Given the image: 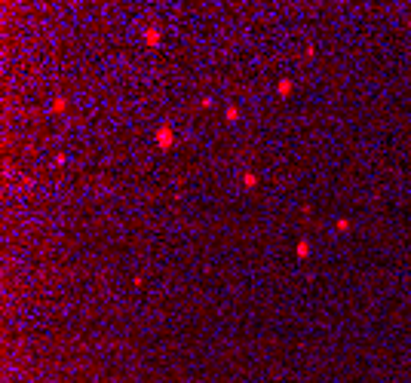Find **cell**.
Masks as SVG:
<instances>
[{
    "mask_svg": "<svg viewBox=\"0 0 411 383\" xmlns=\"http://www.w3.org/2000/svg\"><path fill=\"white\" fill-rule=\"evenodd\" d=\"M154 141H157V147H160V150H172V147H175V129H172L169 123H163V126L157 129Z\"/></svg>",
    "mask_w": 411,
    "mask_h": 383,
    "instance_id": "1",
    "label": "cell"
},
{
    "mask_svg": "<svg viewBox=\"0 0 411 383\" xmlns=\"http://www.w3.org/2000/svg\"><path fill=\"white\" fill-rule=\"evenodd\" d=\"M141 40H144L147 46H160V43H163V34H160L157 25H144V28H141Z\"/></svg>",
    "mask_w": 411,
    "mask_h": 383,
    "instance_id": "2",
    "label": "cell"
},
{
    "mask_svg": "<svg viewBox=\"0 0 411 383\" xmlns=\"http://www.w3.org/2000/svg\"><path fill=\"white\" fill-rule=\"evenodd\" d=\"M310 251H313L310 239H298V246H295V258H298V261H307V258H310Z\"/></svg>",
    "mask_w": 411,
    "mask_h": 383,
    "instance_id": "3",
    "label": "cell"
},
{
    "mask_svg": "<svg viewBox=\"0 0 411 383\" xmlns=\"http://www.w3.org/2000/svg\"><path fill=\"white\" fill-rule=\"evenodd\" d=\"M239 181H243L246 190H255L258 187V175H255V172H243V178H239Z\"/></svg>",
    "mask_w": 411,
    "mask_h": 383,
    "instance_id": "6",
    "label": "cell"
},
{
    "mask_svg": "<svg viewBox=\"0 0 411 383\" xmlns=\"http://www.w3.org/2000/svg\"><path fill=\"white\" fill-rule=\"evenodd\" d=\"M292 92H295V83H292L289 77H282L279 83H276V95H279V98H289Z\"/></svg>",
    "mask_w": 411,
    "mask_h": 383,
    "instance_id": "4",
    "label": "cell"
},
{
    "mask_svg": "<svg viewBox=\"0 0 411 383\" xmlns=\"http://www.w3.org/2000/svg\"><path fill=\"white\" fill-rule=\"evenodd\" d=\"M224 120H227V123H236V120H239V108H236V104H227Z\"/></svg>",
    "mask_w": 411,
    "mask_h": 383,
    "instance_id": "7",
    "label": "cell"
},
{
    "mask_svg": "<svg viewBox=\"0 0 411 383\" xmlns=\"http://www.w3.org/2000/svg\"><path fill=\"white\" fill-rule=\"evenodd\" d=\"M335 230H338V233H347V230H350V218H338V221H335Z\"/></svg>",
    "mask_w": 411,
    "mask_h": 383,
    "instance_id": "8",
    "label": "cell"
},
{
    "mask_svg": "<svg viewBox=\"0 0 411 383\" xmlns=\"http://www.w3.org/2000/svg\"><path fill=\"white\" fill-rule=\"evenodd\" d=\"M49 111L55 113V117H59V113H65V111H68V98H65V95H55L52 104H49Z\"/></svg>",
    "mask_w": 411,
    "mask_h": 383,
    "instance_id": "5",
    "label": "cell"
}]
</instances>
